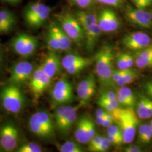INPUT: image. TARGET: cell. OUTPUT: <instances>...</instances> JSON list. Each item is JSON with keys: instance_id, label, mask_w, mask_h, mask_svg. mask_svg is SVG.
<instances>
[{"instance_id": "1", "label": "cell", "mask_w": 152, "mask_h": 152, "mask_svg": "<svg viewBox=\"0 0 152 152\" xmlns=\"http://www.w3.org/2000/svg\"><path fill=\"white\" fill-rule=\"evenodd\" d=\"M114 54L113 49L105 46L98 51L95 56L96 73L100 84L104 87H113L112 76L113 69Z\"/></svg>"}, {"instance_id": "2", "label": "cell", "mask_w": 152, "mask_h": 152, "mask_svg": "<svg viewBox=\"0 0 152 152\" xmlns=\"http://www.w3.org/2000/svg\"><path fill=\"white\" fill-rule=\"evenodd\" d=\"M112 114L122 131L124 142L130 144L134 141L139 125L138 117L133 108L116 109Z\"/></svg>"}, {"instance_id": "3", "label": "cell", "mask_w": 152, "mask_h": 152, "mask_svg": "<svg viewBox=\"0 0 152 152\" xmlns=\"http://www.w3.org/2000/svg\"><path fill=\"white\" fill-rule=\"evenodd\" d=\"M30 131L39 138L48 139L55 134L54 120L45 111H39L33 114L28 122Z\"/></svg>"}, {"instance_id": "4", "label": "cell", "mask_w": 152, "mask_h": 152, "mask_svg": "<svg viewBox=\"0 0 152 152\" xmlns=\"http://www.w3.org/2000/svg\"><path fill=\"white\" fill-rule=\"evenodd\" d=\"M0 96L2 105L8 112L18 113L25 106V96L17 85L10 83L4 86L1 91Z\"/></svg>"}, {"instance_id": "5", "label": "cell", "mask_w": 152, "mask_h": 152, "mask_svg": "<svg viewBox=\"0 0 152 152\" xmlns=\"http://www.w3.org/2000/svg\"><path fill=\"white\" fill-rule=\"evenodd\" d=\"M51 9L40 2H34L26 6L23 11V16L28 26L33 28L42 26L51 13Z\"/></svg>"}, {"instance_id": "6", "label": "cell", "mask_w": 152, "mask_h": 152, "mask_svg": "<svg viewBox=\"0 0 152 152\" xmlns=\"http://www.w3.org/2000/svg\"><path fill=\"white\" fill-rule=\"evenodd\" d=\"M57 22L71 40L80 45L84 41V31L77 19L68 12L59 13L55 15Z\"/></svg>"}, {"instance_id": "7", "label": "cell", "mask_w": 152, "mask_h": 152, "mask_svg": "<svg viewBox=\"0 0 152 152\" xmlns=\"http://www.w3.org/2000/svg\"><path fill=\"white\" fill-rule=\"evenodd\" d=\"M78 107L68 105L61 106L55 109L54 121L55 127L63 136L67 135L77 119Z\"/></svg>"}, {"instance_id": "8", "label": "cell", "mask_w": 152, "mask_h": 152, "mask_svg": "<svg viewBox=\"0 0 152 152\" xmlns=\"http://www.w3.org/2000/svg\"><path fill=\"white\" fill-rule=\"evenodd\" d=\"M11 49L16 55L28 58L34 54L38 48V41L36 37L26 33H20L12 39Z\"/></svg>"}, {"instance_id": "9", "label": "cell", "mask_w": 152, "mask_h": 152, "mask_svg": "<svg viewBox=\"0 0 152 152\" xmlns=\"http://www.w3.org/2000/svg\"><path fill=\"white\" fill-rule=\"evenodd\" d=\"M19 132L12 123L7 122L0 127V147L5 152H12L18 147Z\"/></svg>"}, {"instance_id": "10", "label": "cell", "mask_w": 152, "mask_h": 152, "mask_svg": "<svg viewBox=\"0 0 152 152\" xmlns=\"http://www.w3.org/2000/svg\"><path fill=\"white\" fill-rule=\"evenodd\" d=\"M52 100L56 104L69 103L73 100V87L70 81L63 77L56 82L51 91Z\"/></svg>"}, {"instance_id": "11", "label": "cell", "mask_w": 152, "mask_h": 152, "mask_svg": "<svg viewBox=\"0 0 152 152\" xmlns=\"http://www.w3.org/2000/svg\"><path fill=\"white\" fill-rule=\"evenodd\" d=\"M52 83V78L48 76L39 66L33 73L29 80V87L36 98L41 96Z\"/></svg>"}, {"instance_id": "12", "label": "cell", "mask_w": 152, "mask_h": 152, "mask_svg": "<svg viewBox=\"0 0 152 152\" xmlns=\"http://www.w3.org/2000/svg\"><path fill=\"white\" fill-rule=\"evenodd\" d=\"M96 80L92 74L80 82L77 88L78 98L81 106H86L96 92Z\"/></svg>"}, {"instance_id": "13", "label": "cell", "mask_w": 152, "mask_h": 152, "mask_svg": "<svg viewBox=\"0 0 152 152\" xmlns=\"http://www.w3.org/2000/svg\"><path fill=\"white\" fill-rule=\"evenodd\" d=\"M34 71V66L28 61H20L17 63L11 69L9 81L10 83L20 85L29 80Z\"/></svg>"}, {"instance_id": "14", "label": "cell", "mask_w": 152, "mask_h": 152, "mask_svg": "<svg viewBox=\"0 0 152 152\" xmlns=\"http://www.w3.org/2000/svg\"><path fill=\"white\" fill-rule=\"evenodd\" d=\"M151 42V38L147 33L135 32L125 35L122 39V44L126 48L137 51L145 49Z\"/></svg>"}, {"instance_id": "15", "label": "cell", "mask_w": 152, "mask_h": 152, "mask_svg": "<svg viewBox=\"0 0 152 152\" xmlns=\"http://www.w3.org/2000/svg\"><path fill=\"white\" fill-rule=\"evenodd\" d=\"M98 23L103 32H113L120 27L118 16L110 9H103L100 11L98 15Z\"/></svg>"}, {"instance_id": "16", "label": "cell", "mask_w": 152, "mask_h": 152, "mask_svg": "<svg viewBox=\"0 0 152 152\" xmlns=\"http://www.w3.org/2000/svg\"><path fill=\"white\" fill-rule=\"evenodd\" d=\"M127 19L140 27L149 29L152 27V14L140 9L129 7L126 11Z\"/></svg>"}, {"instance_id": "17", "label": "cell", "mask_w": 152, "mask_h": 152, "mask_svg": "<svg viewBox=\"0 0 152 152\" xmlns=\"http://www.w3.org/2000/svg\"><path fill=\"white\" fill-rule=\"evenodd\" d=\"M41 66L46 74L53 79L60 73L63 67L60 55L56 51H50Z\"/></svg>"}, {"instance_id": "18", "label": "cell", "mask_w": 152, "mask_h": 152, "mask_svg": "<svg viewBox=\"0 0 152 152\" xmlns=\"http://www.w3.org/2000/svg\"><path fill=\"white\" fill-rule=\"evenodd\" d=\"M136 114L139 118L144 120L152 117V100L139 94L136 103Z\"/></svg>"}, {"instance_id": "19", "label": "cell", "mask_w": 152, "mask_h": 152, "mask_svg": "<svg viewBox=\"0 0 152 152\" xmlns=\"http://www.w3.org/2000/svg\"><path fill=\"white\" fill-rule=\"evenodd\" d=\"M16 24L15 15L8 10H0V34L11 32Z\"/></svg>"}, {"instance_id": "20", "label": "cell", "mask_w": 152, "mask_h": 152, "mask_svg": "<svg viewBox=\"0 0 152 152\" xmlns=\"http://www.w3.org/2000/svg\"><path fill=\"white\" fill-rule=\"evenodd\" d=\"M102 32V31L99 27L98 23L84 31V40L85 41V46L87 51L92 52Z\"/></svg>"}, {"instance_id": "21", "label": "cell", "mask_w": 152, "mask_h": 152, "mask_svg": "<svg viewBox=\"0 0 152 152\" xmlns=\"http://www.w3.org/2000/svg\"><path fill=\"white\" fill-rule=\"evenodd\" d=\"M134 61L138 68H152V46L137 51L134 57Z\"/></svg>"}, {"instance_id": "22", "label": "cell", "mask_w": 152, "mask_h": 152, "mask_svg": "<svg viewBox=\"0 0 152 152\" xmlns=\"http://www.w3.org/2000/svg\"><path fill=\"white\" fill-rule=\"evenodd\" d=\"M50 25L54 31L60 45V51H66L71 49L72 41L63 30L57 20L51 22Z\"/></svg>"}, {"instance_id": "23", "label": "cell", "mask_w": 152, "mask_h": 152, "mask_svg": "<svg viewBox=\"0 0 152 152\" xmlns=\"http://www.w3.org/2000/svg\"><path fill=\"white\" fill-rule=\"evenodd\" d=\"M88 119V117L82 116L78 121L76 125L75 136L77 142L81 144L88 143L90 141L87 129Z\"/></svg>"}, {"instance_id": "24", "label": "cell", "mask_w": 152, "mask_h": 152, "mask_svg": "<svg viewBox=\"0 0 152 152\" xmlns=\"http://www.w3.org/2000/svg\"><path fill=\"white\" fill-rule=\"evenodd\" d=\"M76 15L83 31L98 23V15L94 12L78 11Z\"/></svg>"}, {"instance_id": "25", "label": "cell", "mask_w": 152, "mask_h": 152, "mask_svg": "<svg viewBox=\"0 0 152 152\" xmlns=\"http://www.w3.org/2000/svg\"><path fill=\"white\" fill-rule=\"evenodd\" d=\"M134 63V57L129 53L121 54L116 60V64L118 68L122 70L131 68Z\"/></svg>"}, {"instance_id": "26", "label": "cell", "mask_w": 152, "mask_h": 152, "mask_svg": "<svg viewBox=\"0 0 152 152\" xmlns=\"http://www.w3.org/2000/svg\"><path fill=\"white\" fill-rule=\"evenodd\" d=\"M46 45L50 51H60V45L58 41L54 31L50 24L46 36Z\"/></svg>"}, {"instance_id": "27", "label": "cell", "mask_w": 152, "mask_h": 152, "mask_svg": "<svg viewBox=\"0 0 152 152\" xmlns=\"http://www.w3.org/2000/svg\"><path fill=\"white\" fill-rule=\"evenodd\" d=\"M137 78L138 73L136 71L131 68L128 69L126 71L124 75L120 78V80L117 82L116 86L121 87L131 84L135 81Z\"/></svg>"}, {"instance_id": "28", "label": "cell", "mask_w": 152, "mask_h": 152, "mask_svg": "<svg viewBox=\"0 0 152 152\" xmlns=\"http://www.w3.org/2000/svg\"><path fill=\"white\" fill-rule=\"evenodd\" d=\"M97 103L98 105L102 107V108L111 113H113L116 109L119 108L120 107V103H118L117 99L114 100H110L99 98Z\"/></svg>"}, {"instance_id": "29", "label": "cell", "mask_w": 152, "mask_h": 152, "mask_svg": "<svg viewBox=\"0 0 152 152\" xmlns=\"http://www.w3.org/2000/svg\"><path fill=\"white\" fill-rule=\"evenodd\" d=\"M85 58L81 56L80 55L71 53L66 55L65 56L61 59V64L63 68L66 70L72 65L76 64L78 62L84 60Z\"/></svg>"}, {"instance_id": "30", "label": "cell", "mask_w": 152, "mask_h": 152, "mask_svg": "<svg viewBox=\"0 0 152 152\" xmlns=\"http://www.w3.org/2000/svg\"><path fill=\"white\" fill-rule=\"evenodd\" d=\"M91 63V60L88 58H85V59L80 62H78L76 64L72 65L69 68L66 69L65 71L68 73L72 75H77L83 71L85 68L90 65Z\"/></svg>"}, {"instance_id": "31", "label": "cell", "mask_w": 152, "mask_h": 152, "mask_svg": "<svg viewBox=\"0 0 152 152\" xmlns=\"http://www.w3.org/2000/svg\"><path fill=\"white\" fill-rule=\"evenodd\" d=\"M78 142L68 141L61 144L59 148L61 152H83V149Z\"/></svg>"}, {"instance_id": "32", "label": "cell", "mask_w": 152, "mask_h": 152, "mask_svg": "<svg viewBox=\"0 0 152 152\" xmlns=\"http://www.w3.org/2000/svg\"><path fill=\"white\" fill-rule=\"evenodd\" d=\"M16 152H41L42 149L41 147L36 142H26L17 148Z\"/></svg>"}, {"instance_id": "33", "label": "cell", "mask_w": 152, "mask_h": 152, "mask_svg": "<svg viewBox=\"0 0 152 152\" xmlns=\"http://www.w3.org/2000/svg\"><path fill=\"white\" fill-rule=\"evenodd\" d=\"M116 93L127 99L134 105H135L136 99L134 93L129 87L126 86L120 87L117 89Z\"/></svg>"}, {"instance_id": "34", "label": "cell", "mask_w": 152, "mask_h": 152, "mask_svg": "<svg viewBox=\"0 0 152 152\" xmlns=\"http://www.w3.org/2000/svg\"><path fill=\"white\" fill-rule=\"evenodd\" d=\"M107 131L108 134L111 135L124 141L122 133V131L120 128V126H117L114 124L110 125L107 127Z\"/></svg>"}, {"instance_id": "35", "label": "cell", "mask_w": 152, "mask_h": 152, "mask_svg": "<svg viewBox=\"0 0 152 152\" xmlns=\"http://www.w3.org/2000/svg\"><path fill=\"white\" fill-rule=\"evenodd\" d=\"M112 144L109 141L107 137H104L100 141L97 147H96L92 152H104L107 151L109 148L110 147Z\"/></svg>"}, {"instance_id": "36", "label": "cell", "mask_w": 152, "mask_h": 152, "mask_svg": "<svg viewBox=\"0 0 152 152\" xmlns=\"http://www.w3.org/2000/svg\"><path fill=\"white\" fill-rule=\"evenodd\" d=\"M152 139V130L150 124H145V131L141 140L139 141L141 144H149Z\"/></svg>"}, {"instance_id": "37", "label": "cell", "mask_w": 152, "mask_h": 152, "mask_svg": "<svg viewBox=\"0 0 152 152\" xmlns=\"http://www.w3.org/2000/svg\"><path fill=\"white\" fill-rule=\"evenodd\" d=\"M103 138L104 136L102 135L96 134L88 142V150L92 152Z\"/></svg>"}, {"instance_id": "38", "label": "cell", "mask_w": 152, "mask_h": 152, "mask_svg": "<svg viewBox=\"0 0 152 152\" xmlns=\"http://www.w3.org/2000/svg\"><path fill=\"white\" fill-rule=\"evenodd\" d=\"M87 129H88V137L90 140L92 137L96 134V131L95 124L94 121L90 117H88V119Z\"/></svg>"}, {"instance_id": "39", "label": "cell", "mask_w": 152, "mask_h": 152, "mask_svg": "<svg viewBox=\"0 0 152 152\" xmlns=\"http://www.w3.org/2000/svg\"><path fill=\"white\" fill-rule=\"evenodd\" d=\"M100 98L110 100H117V93L110 90H105L102 92Z\"/></svg>"}, {"instance_id": "40", "label": "cell", "mask_w": 152, "mask_h": 152, "mask_svg": "<svg viewBox=\"0 0 152 152\" xmlns=\"http://www.w3.org/2000/svg\"><path fill=\"white\" fill-rule=\"evenodd\" d=\"M127 70V69H126ZM126 70H114L113 72L112 76V83L113 87L116 86V83L120 80V78L124 75Z\"/></svg>"}, {"instance_id": "41", "label": "cell", "mask_w": 152, "mask_h": 152, "mask_svg": "<svg viewBox=\"0 0 152 152\" xmlns=\"http://www.w3.org/2000/svg\"><path fill=\"white\" fill-rule=\"evenodd\" d=\"M137 9H143L152 4V0H132Z\"/></svg>"}, {"instance_id": "42", "label": "cell", "mask_w": 152, "mask_h": 152, "mask_svg": "<svg viewBox=\"0 0 152 152\" xmlns=\"http://www.w3.org/2000/svg\"><path fill=\"white\" fill-rule=\"evenodd\" d=\"M98 2L108 5L118 7L121 4L122 0H96Z\"/></svg>"}, {"instance_id": "43", "label": "cell", "mask_w": 152, "mask_h": 152, "mask_svg": "<svg viewBox=\"0 0 152 152\" xmlns=\"http://www.w3.org/2000/svg\"><path fill=\"white\" fill-rule=\"evenodd\" d=\"M107 138L108 139L109 141L110 142V143L112 145H117V146H120L121 145H122V144H124V141L121 140H120L119 139L114 137V136H112L111 135H109L107 134Z\"/></svg>"}, {"instance_id": "44", "label": "cell", "mask_w": 152, "mask_h": 152, "mask_svg": "<svg viewBox=\"0 0 152 152\" xmlns=\"http://www.w3.org/2000/svg\"><path fill=\"white\" fill-rule=\"evenodd\" d=\"M143 87L147 94L152 99V80L145 82Z\"/></svg>"}, {"instance_id": "45", "label": "cell", "mask_w": 152, "mask_h": 152, "mask_svg": "<svg viewBox=\"0 0 152 152\" xmlns=\"http://www.w3.org/2000/svg\"><path fill=\"white\" fill-rule=\"evenodd\" d=\"M124 152H142L140 147L135 145H130L128 147L125 148Z\"/></svg>"}, {"instance_id": "46", "label": "cell", "mask_w": 152, "mask_h": 152, "mask_svg": "<svg viewBox=\"0 0 152 152\" xmlns=\"http://www.w3.org/2000/svg\"><path fill=\"white\" fill-rule=\"evenodd\" d=\"M145 131V124H142L140 125L138 127V131H137V139L138 141L141 140L142 137L144 135V132Z\"/></svg>"}, {"instance_id": "47", "label": "cell", "mask_w": 152, "mask_h": 152, "mask_svg": "<svg viewBox=\"0 0 152 152\" xmlns=\"http://www.w3.org/2000/svg\"><path fill=\"white\" fill-rule=\"evenodd\" d=\"M92 0H76L77 5L81 8H86L90 5Z\"/></svg>"}, {"instance_id": "48", "label": "cell", "mask_w": 152, "mask_h": 152, "mask_svg": "<svg viewBox=\"0 0 152 152\" xmlns=\"http://www.w3.org/2000/svg\"><path fill=\"white\" fill-rule=\"evenodd\" d=\"M105 117H106V118H105V119L104 121L102 126L103 127H107V128L109 126L113 125L114 122H115V121L113 118H109V117H107L106 115H105Z\"/></svg>"}, {"instance_id": "49", "label": "cell", "mask_w": 152, "mask_h": 152, "mask_svg": "<svg viewBox=\"0 0 152 152\" xmlns=\"http://www.w3.org/2000/svg\"><path fill=\"white\" fill-rule=\"evenodd\" d=\"M107 112L105 110L103 109H98L95 112V115L96 117H103L105 116Z\"/></svg>"}, {"instance_id": "50", "label": "cell", "mask_w": 152, "mask_h": 152, "mask_svg": "<svg viewBox=\"0 0 152 152\" xmlns=\"http://www.w3.org/2000/svg\"><path fill=\"white\" fill-rule=\"evenodd\" d=\"M106 117L103 116V117H96L95 118V123L96 124L99 126H102L103 124L104 121Z\"/></svg>"}, {"instance_id": "51", "label": "cell", "mask_w": 152, "mask_h": 152, "mask_svg": "<svg viewBox=\"0 0 152 152\" xmlns=\"http://www.w3.org/2000/svg\"><path fill=\"white\" fill-rule=\"evenodd\" d=\"M3 63H4V54L2 49L0 47V72L2 69Z\"/></svg>"}, {"instance_id": "52", "label": "cell", "mask_w": 152, "mask_h": 152, "mask_svg": "<svg viewBox=\"0 0 152 152\" xmlns=\"http://www.w3.org/2000/svg\"><path fill=\"white\" fill-rule=\"evenodd\" d=\"M2 1L11 4H16L22 1V0H2Z\"/></svg>"}, {"instance_id": "53", "label": "cell", "mask_w": 152, "mask_h": 152, "mask_svg": "<svg viewBox=\"0 0 152 152\" xmlns=\"http://www.w3.org/2000/svg\"><path fill=\"white\" fill-rule=\"evenodd\" d=\"M150 125L152 126V120H151V122H150Z\"/></svg>"}, {"instance_id": "54", "label": "cell", "mask_w": 152, "mask_h": 152, "mask_svg": "<svg viewBox=\"0 0 152 152\" xmlns=\"http://www.w3.org/2000/svg\"><path fill=\"white\" fill-rule=\"evenodd\" d=\"M72 1H73V2H76V0H71Z\"/></svg>"}, {"instance_id": "55", "label": "cell", "mask_w": 152, "mask_h": 152, "mask_svg": "<svg viewBox=\"0 0 152 152\" xmlns=\"http://www.w3.org/2000/svg\"><path fill=\"white\" fill-rule=\"evenodd\" d=\"M151 128H152V126H151Z\"/></svg>"}]
</instances>
